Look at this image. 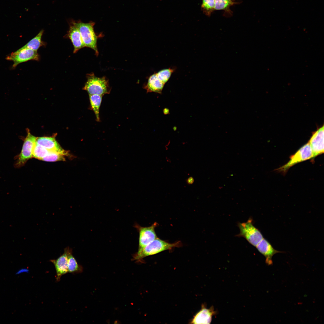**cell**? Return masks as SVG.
<instances>
[{"mask_svg": "<svg viewBox=\"0 0 324 324\" xmlns=\"http://www.w3.org/2000/svg\"><path fill=\"white\" fill-rule=\"evenodd\" d=\"M324 126L318 129L312 135L308 142L313 153V159L323 153Z\"/></svg>", "mask_w": 324, "mask_h": 324, "instance_id": "9c48e42d", "label": "cell"}, {"mask_svg": "<svg viewBox=\"0 0 324 324\" xmlns=\"http://www.w3.org/2000/svg\"><path fill=\"white\" fill-rule=\"evenodd\" d=\"M37 138L31 134L29 131L25 139L20 153L17 156L15 166L20 167L23 166L26 162L33 157L34 147Z\"/></svg>", "mask_w": 324, "mask_h": 324, "instance_id": "8992f818", "label": "cell"}, {"mask_svg": "<svg viewBox=\"0 0 324 324\" xmlns=\"http://www.w3.org/2000/svg\"><path fill=\"white\" fill-rule=\"evenodd\" d=\"M36 143L49 151H62L64 150L52 137H42L37 138Z\"/></svg>", "mask_w": 324, "mask_h": 324, "instance_id": "5bb4252c", "label": "cell"}, {"mask_svg": "<svg viewBox=\"0 0 324 324\" xmlns=\"http://www.w3.org/2000/svg\"><path fill=\"white\" fill-rule=\"evenodd\" d=\"M215 10L226 11L229 8L236 3L231 0H214Z\"/></svg>", "mask_w": 324, "mask_h": 324, "instance_id": "7402d4cb", "label": "cell"}, {"mask_svg": "<svg viewBox=\"0 0 324 324\" xmlns=\"http://www.w3.org/2000/svg\"><path fill=\"white\" fill-rule=\"evenodd\" d=\"M68 272L72 274H77L82 272V266L78 263L72 254V249L69 247L68 250Z\"/></svg>", "mask_w": 324, "mask_h": 324, "instance_id": "2e32d148", "label": "cell"}, {"mask_svg": "<svg viewBox=\"0 0 324 324\" xmlns=\"http://www.w3.org/2000/svg\"><path fill=\"white\" fill-rule=\"evenodd\" d=\"M49 151L36 143L33 151V157L35 158L41 160L48 154Z\"/></svg>", "mask_w": 324, "mask_h": 324, "instance_id": "603a6c76", "label": "cell"}, {"mask_svg": "<svg viewBox=\"0 0 324 324\" xmlns=\"http://www.w3.org/2000/svg\"><path fill=\"white\" fill-rule=\"evenodd\" d=\"M68 36L71 40L74 46V53L85 47L80 32L73 23L70 27Z\"/></svg>", "mask_w": 324, "mask_h": 324, "instance_id": "4fadbf2b", "label": "cell"}, {"mask_svg": "<svg viewBox=\"0 0 324 324\" xmlns=\"http://www.w3.org/2000/svg\"><path fill=\"white\" fill-rule=\"evenodd\" d=\"M258 250L266 258V262L268 265L272 264V257L276 254L281 252L276 250L266 239L263 238L256 246Z\"/></svg>", "mask_w": 324, "mask_h": 324, "instance_id": "8fae6325", "label": "cell"}, {"mask_svg": "<svg viewBox=\"0 0 324 324\" xmlns=\"http://www.w3.org/2000/svg\"><path fill=\"white\" fill-rule=\"evenodd\" d=\"M73 23L80 32L85 47L93 49L98 55L97 47V38L93 28L94 23L93 22L85 23L80 22Z\"/></svg>", "mask_w": 324, "mask_h": 324, "instance_id": "7a4b0ae2", "label": "cell"}, {"mask_svg": "<svg viewBox=\"0 0 324 324\" xmlns=\"http://www.w3.org/2000/svg\"><path fill=\"white\" fill-rule=\"evenodd\" d=\"M68 155V152L64 150L62 151H50L48 154L41 160L47 162L64 161L65 157Z\"/></svg>", "mask_w": 324, "mask_h": 324, "instance_id": "ac0fdd59", "label": "cell"}, {"mask_svg": "<svg viewBox=\"0 0 324 324\" xmlns=\"http://www.w3.org/2000/svg\"><path fill=\"white\" fill-rule=\"evenodd\" d=\"M43 32V30L40 31L35 37L22 48H27L37 51L40 46L44 45V42L41 40Z\"/></svg>", "mask_w": 324, "mask_h": 324, "instance_id": "d6986e66", "label": "cell"}, {"mask_svg": "<svg viewBox=\"0 0 324 324\" xmlns=\"http://www.w3.org/2000/svg\"><path fill=\"white\" fill-rule=\"evenodd\" d=\"M39 56L37 51L27 48L22 47L7 56L6 59L12 61L13 62L12 66L15 68L19 64L31 60L38 61Z\"/></svg>", "mask_w": 324, "mask_h": 324, "instance_id": "52a82bcc", "label": "cell"}, {"mask_svg": "<svg viewBox=\"0 0 324 324\" xmlns=\"http://www.w3.org/2000/svg\"><path fill=\"white\" fill-rule=\"evenodd\" d=\"M158 225V224L156 222L148 227H142L137 224H135L134 227L139 232L137 252H140L146 246L158 238L155 229Z\"/></svg>", "mask_w": 324, "mask_h": 324, "instance_id": "ba28073f", "label": "cell"}, {"mask_svg": "<svg viewBox=\"0 0 324 324\" xmlns=\"http://www.w3.org/2000/svg\"><path fill=\"white\" fill-rule=\"evenodd\" d=\"M182 245V243L178 241L174 243H170L157 238L146 246L141 251L137 252L133 256V259L137 261H142L144 258L154 255L165 250H171Z\"/></svg>", "mask_w": 324, "mask_h": 324, "instance_id": "6da1fadb", "label": "cell"}, {"mask_svg": "<svg viewBox=\"0 0 324 324\" xmlns=\"http://www.w3.org/2000/svg\"><path fill=\"white\" fill-rule=\"evenodd\" d=\"M215 311L213 308L207 309L202 306L201 310L194 316L191 321L193 324H210Z\"/></svg>", "mask_w": 324, "mask_h": 324, "instance_id": "7c38bea8", "label": "cell"}, {"mask_svg": "<svg viewBox=\"0 0 324 324\" xmlns=\"http://www.w3.org/2000/svg\"><path fill=\"white\" fill-rule=\"evenodd\" d=\"M29 270L27 268H22L19 269L15 273L16 275H19L23 273H28Z\"/></svg>", "mask_w": 324, "mask_h": 324, "instance_id": "cb8c5ba5", "label": "cell"}, {"mask_svg": "<svg viewBox=\"0 0 324 324\" xmlns=\"http://www.w3.org/2000/svg\"><path fill=\"white\" fill-rule=\"evenodd\" d=\"M69 247L66 248L64 253L57 259L51 260L50 261L53 264L56 272V279L59 281L62 276L68 272V254Z\"/></svg>", "mask_w": 324, "mask_h": 324, "instance_id": "30bf717a", "label": "cell"}, {"mask_svg": "<svg viewBox=\"0 0 324 324\" xmlns=\"http://www.w3.org/2000/svg\"><path fill=\"white\" fill-rule=\"evenodd\" d=\"M83 88L89 94H96L103 96L109 94L110 89L107 81L105 77L100 78L93 74H89Z\"/></svg>", "mask_w": 324, "mask_h": 324, "instance_id": "3957f363", "label": "cell"}, {"mask_svg": "<svg viewBox=\"0 0 324 324\" xmlns=\"http://www.w3.org/2000/svg\"><path fill=\"white\" fill-rule=\"evenodd\" d=\"M214 6V0H202V10L207 16H210L215 10Z\"/></svg>", "mask_w": 324, "mask_h": 324, "instance_id": "44dd1931", "label": "cell"}, {"mask_svg": "<svg viewBox=\"0 0 324 324\" xmlns=\"http://www.w3.org/2000/svg\"><path fill=\"white\" fill-rule=\"evenodd\" d=\"M175 70V68H169L161 70L156 74L159 79L165 84L168 81Z\"/></svg>", "mask_w": 324, "mask_h": 324, "instance_id": "ffe728a7", "label": "cell"}, {"mask_svg": "<svg viewBox=\"0 0 324 324\" xmlns=\"http://www.w3.org/2000/svg\"><path fill=\"white\" fill-rule=\"evenodd\" d=\"M164 85L159 79L156 73H155L149 77L145 88L148 92L161 94Z\"/></svg>", "mask_w": 324, "mask_h": 324, "instance_id": "9a60e30c", "label": "cell"}, {"mask_svg": "<svg viewBox=\"0 0 324 324\" xmlns=\"http://www.w3.org/2000/svg\"><path fill=\"white\" fill-rule=\"evenodd\" d=\"M194 181V180L193 178L192 177H190L187 179V182L188 184H192Z\"/></svg>", "mask_w": 324, "mask_h": 324, "instance_id": "d4e9b609", "label": "cell"}, {"mask_svg": "<svg viewBox=\"0 0 324 324\" xmlns=\"http://www.w3.org/2000/svg\"><path fill=\"white\" fill-rule=\"evenodd\" d=\"M102 96L98 95L89 94L91 108L95 114L96 120L98 122L100 121L99 110L102 100Z\"/></svg>", "mask_w": 324, "mask_h": 324, "instance_id": "e0dca14e", "label": "cell"}, {"mask_svg": "<svg viewBox=\"0 0 324 324\" xmlns=\"http://www.w3.org/2000/svg\"><path fill=\"white\" fill-rule=\"evenodd\" d=\"M238 226L240 232L238 236L244 238L254 246L263 238L261 232L253 225L251 219L246 222L239 223Z\"/></svg>", "mask_w": 324, "mask_h": 324, "instance_id": "5b68a950", "label": "cell"}, {"mask_svg": "<svg viewBox=\"0 0 324 324\" xmlns=\"http://www.w3.org/2000/svg\"><path fill=\"white\" fill-rule=\"evenodd\" d=\"M313 159V152L309 142L304 145L294 154L286 164L278 168L277 171L285 173L292 166L299 163Z\"/></svg>", "mask_w": 324, "mask_h": 324, "instance_id": "277c9868", "label": "cell"}]
</instances>
